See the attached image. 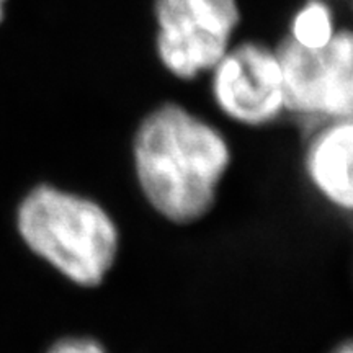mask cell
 Returning a JSON list of instances; mask_svg holds the SVG:
<instances>
[{
	"label": "cell",
	"instance_id": "cell-1",
	"mask_svg": "<svg viewBox=\"0 0 353 353\" xmlns=\"http://www.w3.org/2000/svg\"><path fill=\"white\" fill-rule=\"evenodd\" d=\"M130 157L145 205L165 223L187 228L213 213L234 152L218 123L183 101L165 100L136 123Z\"/></svg>",
	"mask_w": 353,
	"mask_h": 353
},
{
	"label": "cell",
	"instance_id": "cell-2",
	"mask_svg": "<svg viewBox=\"0 0 353 353\" xmlns=\"http://www.w3.org/2000/svg\"><path fill=\"white\" fill-rule=\"evenodd\" d=\"M17 229L32 252L83 290L100 288L117 267L121 229L103 203L51 183L30 190Z\"/></svg>",
	"mask_w": 353,
	"mask_h": 353
},
{
	"label": "cell",
	"instance_id": "cell-3",
	"mask_svg": "<svg viewBox=\"0 0 353 353\" xmlns=\"http://www.w3.org/2000/svg\"><path fill=\"white\" fill-rule=\"evenodd\" d=\"M154 52L167 76L200 82L239 38V0H152Z\"/></svg>",
	"mask_w": 353,
	"mask_h": 353
},
{
	"label": "cell",
	"instance_id": "cell-4",
	"mask_svg": "<svg viewBox=\"0 0 353 353\" xmlns=\"http://www.w3.org/2000/svg\"><path fill=\"white\" fill-rule=\"evenodd\" d=\"M203 81L216 113L234 126L265 130L288 118L275 44L237 38Z\"/></svg>",
	"mask_w": 353,
	"mask_h": 353
},
{
	"label": "cell",
	"instance_id": "cell-5",
	"mask_svg": "<svg viewBox=\"0 0 353 353\" xmlns=\"http://www.w3.org/2000/svg\"><path fill=\"white\" fill-rule=\"evenodd\" d=\"M286 95V117L304 128L353 114V30L339 28L324 50L275 43Z\"/></svg>",
	"mask_w": 353,
	"mask_h": 353
},
{
	"label": "cell",
	"instance_id": "cell-6",
	"mask_svg": "<svg viewBox=\"0 0 353 353\" xmlns=\"http://www.w3.org/2000/svg\"><path fill=\"white\" fill-rule=\"evenodd\" d=\"M301 169L317 200L353 216V114L306 128Z\"/></svg>",
	"mask_w": 353,
	"mask_h": 353
},
{
	"label": "cell",
	"instance_id": "cell-7",
	"mask_svg": "<svg viewBox=\"0 0 353 353\" xmlns=\"http://www.w3.org/2000/svg\"><path fill=\"white\" fill-rule=\"evenodd\" d=\"M337 32V15L329 0H303L291 12L285 37L304 50L319 51Z\"/></svg>",
	"mask_w": 353,
	"mask_h": 353
},
{
	"label": "cell",
	"instance_id": "cell-8",
	"mask_svg": "<svg viewBox=\"0 0 353 353\" xmlns=\"http://www.w3.org/2000/svg\"><path fill=\"white\" fill-rule=\"evenodd\" d=\"M46 353H110L107 345L95 335L74 334L57 339Z\"/></svg>",
	"mask_w": 353,
	"mask_h": 353
},
{
	"label": "cell",
	"instance_id": "cell-9",
	"mask_svg": "<svg viewBox=\"0 0 353 353\" xmlns=\"http://www.w3.org/2000/svg\"><path fill=\"white\" fill-rule=\"evenodd\" d=\"M327 353H353V337L337 342Z\"/></svg>",
	"mask_w": 353,
	"mask_h": 353
},
{
	"label": "cell",
	"instance_id": "cell-10",
	"mask_svg": "<svg viewBox=\"0 0 353 353\" xmlns=\"http://www.w3.org/2000/svg\"><path fill=\"white\" fill-rule=\"evenodd\" d=\"M6 3L7 0H0V23H2L3 17H6Z\"/></svg>",
	"mask_w": 353,
	"mask_h": 353
}]
</instances>
